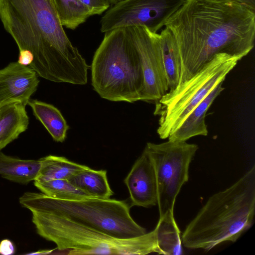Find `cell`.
I'll list each match as a JSON object with an SVG mask.
<instances>
[{"label":"cell","instance_id":"7c38bea8","mask_svg":"<svg viewBox=\"0 0 255 255\" xmlns=\"http://www.w3.org/2000/svg\"><path fill=\"white\" fill-rule=\"evenodd\" d=\"M131 206L148 208L157 205V183L152 162L146 152H143L125 179Z\"/></svg>","mask_w":255,"mask_h":255},{"label":"cell","instance_id":"6da1fadb","mask_svg":"<svg viewBox=\"0 0 255 255\" xmlns=\"http://www.w3.org/2000/svg\"><path fill=\"white\" fill-rule=\"evenodd\" d=\"M164 26L178 48L179 84L218 54L247 56L254 46L255 10L236 0H185Z\"/></svg>","mask_w":255,"mask_h":255},{"label":"cell","instance_id":"5bb4252c","mask_svg":"<svg viewBox=\"0 0 255 255\" xmlns=\"http://www.w3.org/2000/svg\"><path fill=\"white\" fill-rule=\"evenodd\" d=\"M26 106L14 103L0 106V147L2 149L27 128Z\"/></svg>","mask_w":255,"mask_h":255},{"label":"cell","instance_id":"7402d4cb","mask_svg":"<svg viewBox=\"0 0 255 255\" xmlns=\"http://www.w3.org/2000/svg\"><path fill=\"white\" fill-rule=\"evenodd\" d=\"M34 183L41 193L56 199L78 200L92 197L76 187L68 179H53L43 182L34 180Z\"/></svg>","mask_w":255,"mask_h":255},{"label":"cell","instance_id":"9a60e30c","mask_svg":"<svg viewBox=\"0 0 255 255\" xmlns=\"http://www.w3.org/2000/svg\"><path fill=\"white\" fill-rule=\"evenodd\" d=\"M158 38L162 66L169 91L172 90L179 85L181 74L178 48L172 34L166 27L158 33Z\"/></svg>","mask_w":255,"mask_h":255},{"label":"cell","instance_id":"3957f363","mask_svg":"<svg viewBox=\"0 0 255 255\" xmlns=\"http://www.w3.org/2000/svg\"><path fill=\"white\" fill-rule=\"evenodd\" d=\"M255 213V166L228 188L210 196L186 226L181 243L189 249L209 251L235 242L252 226Z\"/></svg>","mask_w":255,"mask_h":255},{"label":"cell","instance_id":"d6986e66","mask_svg":"<svg viewBox=\"0 0 255 255\" xmlns=\"http://www.w3.org/2000/svg\"><path fill=\"white\" fill-rule=\"evenodd\" d=\"M156 231L157 254L177 255L182 254L180 231L173 212H168L161 217L155 228Z\"/></svg>","mask_w":255,"mask_h":255},{"label":"cell","instance_id":"603a6c76","mask_svg":"<svg viewBox=\"0 0 255 255\" xmlns=\"http://www.w3.org/2000/svg\"><path fill=\"white\" fill-rule=\"evenodd\" d=\"M87 7L93 15L101 14L109 8L110 3L108 0H78Z\"/></svg>","mask_w":255,"mask_h":255},{"label":"cell","instance_id":"5b68a950","mask_svg":"<svg viewBox=\"0 0 255 255\" xmlns=\"http://www.w3.org/2000/svg\"><path fill=\"white\" fill-rule=\"evenodd\" d=\"M37 234L53 242L65 254L144 255L157 253L155 228L133 238L122 239L110 236L64 217L30 210Z\"/></svg>","mask_w":255,"mask_h":255},{"label":"cell","instance_id":"2e32d148","mask_svg":"<svg viewBox=\"0 0 255 255\" xmlns=\"http://www.w3.org/2000/svg\"><path fill=\"white\" fill-rule=\"evenodd\" d=\"M40 168L39 159H22L0 151V175L7 180L27 184L36 179Z\"/></svg>","mask_w":255,"mask_h":255},{"label":"cell","instance_id":"4fadbf2b","mask_svg":"<svg viewBox=\"0 0 255 255\" xmlns=\"http://www.w3.org/2000/svg\"><path fill=\"white\" fill-rule=\"evenodd\" d=\"M223 83L217 85L192 110L181 125L170 134L168 140L185 141L195 136L207 135L206 115L215 99L224 90Z\"/></svg>","mask_w":255,"mask_h":255},{"label":"cell","instance_id":"52a82bcc","mask_svg":"<svg viewBox=\"0 0 255 255\" xmlns=\"http://www.w3.org/2000/svg\"><path fill=\"white\" fill-rule=\"evenodd\" d=\"M243 58L227 54L215 56L192 77L155 102L154 114L160 115L157 129L159 137L168 138L209 93L224 82Z\"/></svg>","mask_w":255,"mask_h":255},{"label":"cell","instance_id":"ffe728a7","mask_svg":"<svg viewBox=\"0 0 255 255\" xmlns=\"http://www.w3.org/2000/svg\"><path fill=\"white\" fill-rule=\"evenodd\" d=\"M40 168L35 180L43 182L69 178L89 167L69 160L65 157L48 155L39 159Z\"/></svg>","mask_w":255,"mask_h":255},{"label":"cell","instance_id":"d4e9b609","mask_svg":"<svg viewBox=\"0 0 255 255\" xmlns=\"http://www.w3.org/2000/svg\"><path fill=\"white\" fill-rule=\"evenodd\" d=\"M33 60L32 53L28 50H19L17 62L23 65L29 66Z\"/></svg>","mask_w":255,"mask_h":255},{"label":"cell","instance_id":"8fae6325","mask_svg":"<svg viewBox=\"0 0 255 255\" xmlns=\"http://www.w3.org/2000/svg\"><path fill=\"white\" fill-rule=\"evenodd\" d=\"M29 66L17 62L0 69V106L14 103L26 106L37 90L39 80Z\"/></svg>","mask_w":255,"mask_h":255},{"label":"cell","instance_id":"277c9868","mask_svg":"<svg viewBox=\"0 0 255 255\" xmlns=\"http://www.w3.org/2000/svg\"><path fill=\"white\" fill-rule=\"evenodd\" d=\"M137 27H122L105 33L94 54L92 85L103 99L128 103L141 100L143 75Z\"/></svg>","mask_w":255,"mask_h":255},{"label":"cell","instance_id":"8992f818","mask_svg":"<svg viewBox=\"0 0 255 255\" xmlns=\"http://www.w3.org/2000/svg\"><path fill=\"white\" fill-rule=\"evenodd\" d=\"M22 207L61 216L110 236L127 239L142 236L146 230L135 222L124 201L89 197L62 200L42 193L27 192L19 199Z\"/></svg>","mask_w":255,"mask_h":255},{"label":"cell","instance_id":"7a4b0ae2","mask_svg":"<svg viewBox=\"0 0 255 255\" xmlns=\"http://www.w3.org/2000/svg\"><path fill=\"white\" fill-rule=\"evenodd\" d=\"M0 19L19 50L33 56L29 66L54 82L85 85L90 68L68 37L53 0H0Z\"/></svg>","mask_w":255,"mask_h":255},{"label":"cell","instance_id":"ac0fdd59","mask_svg":"<svg viewBox=\"0 0 255 255\" xmlns=\"http://www.w3.org/2000/svg\"><path fill=\"white\" fill-rule=\"evenodd\" d=\"M68 180L92 197L109 199L114 194L109 185L106 170H94L89 167Z\"/></svg>","mask_w":255,"mask_h":255},{"label":"cell","instance_id":"83f0119b","mask_svg":"<svg viewBox=\"0 0 255 255\" xmlns=\"http://www.w3.org/2000/svg\"><path fill=\"white\" fill-rule=\"evenodd\" d=\"M1 149V148L0 147V151Z\"/></svg>","mask_w":255,"mask_h":255},{"label":"cell","instance_id":"cb8c5ba5","mask_svg":"<svg viewBox=\"0 0 255 255\" xmlns=\"http://www.w3.org/2000/svg\"><path fill=\"white\" fill-rule=\"evenodd\" d=\"M15 252V247L11 241L4 239L0 242V254L10 255L14 254Z\"/></svg>","mask_w":255,"mask_h":255},{"label":"cell","instance_id":"30bf717a","mask_svg":"<svg viewBox=\"0 0 255 255\" xmlns=\"http://www.w3.org/2000/svg\"><path fill=\"white\" fill-rule=\"evenodd\" d=\"M137 43L143 75L140 101L156 102L169 91L159 53L158 33L137 26Z\"/></svg>","mask_w":255,"mask_h":255},{"label":"cell","instance_id":"9c48e42d","mask_svg":"<svg viewBox=\"0 0 255 255\" xmlns=\"http://www.w3.org/2000/svg\"><path fill=\"white\" fill-rule=\"evenodd\" d=\"M185 0H121L106 10L101 19L100 30L142 26L154 33L164 26Z\"/></svg>","mask_w":255,"mask_h":255},{"label":"cell","instance_id":"484cf974","mask_svg":"<svg viewBox=\"0 0 255 255\" xmlns=\"http://www.w3.org/2000/svg\"><path fill=\"white\" fill-rule=\"evenodd\" d=\"M244 3L255 10V0H236Z\"/></svg>","mask_w":255,"mask_h":255},{"label":"cell","instance_id":"44dd1931","mask_svg":"<svg viewBox=\"0 0 255 255\" xmlns=\"http://www.w3.org/2000/svg\"><path fill=\"white\" fill-rule=\"evenodd\" d=\"M63 26L74 30L91 16V11L78 0H53Z\"/></svg>","mask_w":255,"mask_h":255},{"label":"cell","instance_id":"4316f807","mask_svg":"<svg viewBox=\"0 0 255 255\" xmlns=\"http://www.w3.org/2000/svg\"><path fill=\"white\" fill-rule=\"evenodd\" d=\"M110 4H115L121 0H108Z\"/></svg>","mask_w":255,"mask_h":255},{"label":"cell","instance_id":"ba28073f","mask_svg":"<svg viewBox=\"0 0 255 255\" xmlns=\"http://www.w3.org/2000/svg\"><path fill=\"white\" fill-rule=\"evenodd\" d=\"M198 149L197 144L186 141L147 143L144 150L155 171L159 217L173 213L176 197L188 181L189 165Z\"/></svg>","mask_w":255,"mask_h":255},{"label":"cell","instance_id":"e0dca14e","mask_svg":"<svg viewBox=\"0 0 255 255\" xmlns=\"http://www.w3.org/2000/svg\"><path fill=\"white\" fill-rule=\"evenodd\" d=\"M27 105L53 139L57 142H63L69 127L60 111L51 104L37 100L30 99Z\"/></svg>","mask_w":255,"mask_h":255}]
</instances>
